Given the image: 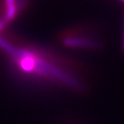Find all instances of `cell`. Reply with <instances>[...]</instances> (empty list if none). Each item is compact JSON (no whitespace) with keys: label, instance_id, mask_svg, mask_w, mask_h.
Returning a JSON list of instances; mask_svg holds the SVG:
<instances>
[{"label":"cell","instance_id":"cell-1","mask_svg":"<svg viewBox=\"0 0 124 124\" xmlns=\"http://www.w3.org/2000/svg\"><path fill=\"white\" fill-rule=\"evenodd\" d=\"M0 49L4 52L11 74L21 84L76 92L85 89L83 67L49 48L0 35Z\"/></svg>","mask_w":124,"mask_h":124},{"label":"cell","instance_id":"cell-2","mask_svg":"<svg viewBox=\"0 0 124 124\" xmlns=\"http://www.w3.org/2000/svg\"><path fill=\"white\" fill-rule=\"evenodd\" d=\"M60 40L66 48L73 50H96L101 45L91 31L82 28H71L61 32Z\"/></svg>","mask_w":124,"mask_h":124},{"label":"cell","instance_id":"cell-3","mask_svg":"<svg viewBox=\"0 0 124 124\" xmlns=\"http://www.w3.org/2000/svg\"><path fill=\"white\" fill-rule=\"evenodd\" d=\"M19 11V3L17 0H4V16L2 21L7 25L15 18Z\"/></svg>","mask_w":124,"mask_h":124},{"label":"cell","instance_id":"cell-4","mask_svg":"<svg viewBox=\"0 0 124 124\" xmlns=\"http://www.w3.org/2000/svg\"><path fill=\"white\" fill-rule=\"evenodd\" d=\"M123 49H124V41H123Z\"/></svg>","mask_w":124,"mask_h":124},{"label":"cell","instance_id":"cell-5","mask_svg":"<svg viewBox=\"0 0 124 124\" xmlns=\"http://www.w3.org/2000/svg\"><path fill=\"white\" fill-rule=\"evenodd\" d=\"M122 1H123V2H124V0H122Z\"/></svg>","mask_w":124,"mask_h":124}]
</instances>
